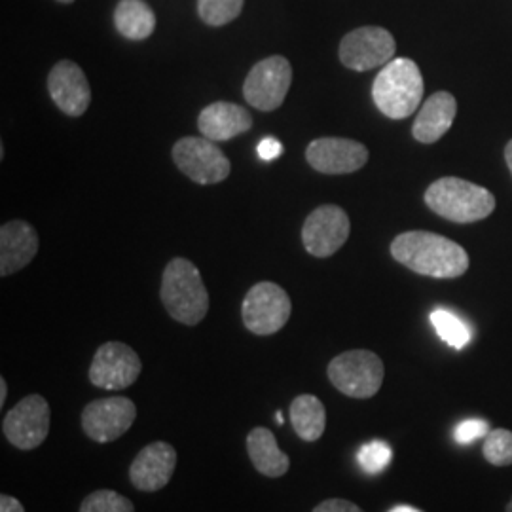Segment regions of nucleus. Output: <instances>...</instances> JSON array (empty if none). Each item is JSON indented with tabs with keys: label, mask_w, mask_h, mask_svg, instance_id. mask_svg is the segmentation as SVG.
Returning a JSON list of instances; mask_svg holds the SVG:
<instances>
[{
	"label": "nucleus",
	"mask_w": 512,
	"mask_h": 512,
	"mask_svg": "<svg viewBox=\"0 0 512 512\" xmlns=\"http://www.w3.org/2000/svg\"><path fill=\"white\" fill-rule=\"evenodd\" d=\"M80 512H135V507L128 497L118 492L97 490L88 497H84Z\"/></svg>",
	"instance_id": "bb28decb"
},
{
	"label": "nucleus",
	"mask_w": 512,
	"mask_h": 512,
	"mask_svg": "<svg viewBox=\"0 0 512 512\" xmlns=\"http://www.w3.org/2000/svg\"><path fill=\"white\" fill-rule=\"evenodd\" d=\"M48 92L59 110L69 116H82L92 103L88 78L73 61H59L50 71Z\"/></svg>",
	"instance_id": "dca6fc26"
},
{
	"label": "nucleus",
	"mask_w": 512,
	"mask_h": 512,
	"mask_svg": "<svg viewBox=\"0 0 512 512\" xmlns=\"http://www.w3.org/2000/svg\"><path fill=\"white\" fill-rule=\"evenodd\" d=\"M143 363L137 351L122 342H107L95 351L90 366V382L99 389L122 391L141 376Z\"/></svg>",
	"instance_id": "9b49d317"
},
{
	"label": "nucleus",
	"mask_w": 512,
	"mask_h": 512,
	"mask_svg": "<svg viewBox=\"0 0 512 512\" xmlns=\"http://www.w3.org/2000/svg\"><path fill=\"white\" fill-rule=\"evenodd\" d=\"M177 467V452L167 442H152L129 467V480L139 492H160L171 482Z\"/></svg>",
	"instance_id": "2eb2a0df"
},
{
	"label": "nucleus",
	"mask_w": 512,
	"mask_h": 512,
	"mask_svg": "<svg viewBox=\"0 0 512 512\" xmlns=\"http://www.w3.org/2000/svg\"><path fill=\"white\" fill-rule=\"evenodd\" d=\"M389 512H423L420 509H414V507H408V505H399V507H393Z\"/></svg>",
	"instance_id": "72a5a7b5"
},
{
	"label": "nucleus",
	"mask_w": 512,
	"mask_h": 512,
	"mask_svg": "<svg viewBox=\"0 0 512 512\" xmlns=\"http://www.w3.org/2000/svg\"><path fill=\"white\" fill-rule=\"evenodd\" d=\"M395 52V38L384 27H359L340 42V61L359 73L385 67Z\"/></svg>",
	"instance_id": "9d476101"
},
{
	"label": "nucleus",
	"mask_w": 512,
	"mask_h": 512,
	"mask_svg": "<svg viewBox=\"0 0 512 512\" xmlns=\"http://www.w3.org/2000/svg\"><path fill=\"white\" fill-rule=\"evenodd\" d=\"M6 397H8V384L4 378H0V406L6 404Z\"/></svg>",
	"instance_id": "2f4dec72"
},
{
	"label": "nucleus",
	"mask_w": 512,
	"mask_h": 512,
	"mask_svg": "<svg viewBox=\"0 0 512 512\" xmlns=\"http://www.w3.org/2000/svg\"><path fill=\"white\" fill-rule=\"evenodd\" d=\"M275 423L277 425H283L285 421H283V412H275Z\"/></svg>",
	"instance_id": "f704fd0d"
},
{
	"label": "nucleus",
	"mask_w": 512,
	"mask_h": 512,
	"mask_svg": "<svg viewBox=\"0 0 512 512\" xmlns=\"http://www.w3.org/2000/svg\"><path fill=\"white\" fill-rule=\"evenodd\" d=\"M348 213L338 205H321L311 211L302 228V241L311 256L327 258L344 247L348 241Z\"/></svg>",
	"instance_id": "f8f14e48"
},
{
	"label": "nucleus",
	"mask_w": 512,
	"mask_h": 512,
	"mask_svg": "<svg viewBox=\"0 0 512 512\" xmlns=\"http://www.w3.org/2000/svg\"><path fill=\"white\" fill-rule=\"evenodd\" d=\"M137 418V406L128 397L92 401L82 412V427L90 439L105 444L124 437Z\"/></svg>",
	"instance_id": "ddd939ff"
},
{
	"label": "nucleus",
	"mask_w": 512,
	"mask_h": 512,
	"mask_svg": "<svg viewBox=\"0 0 512 512\" xmlns=\"http://www.w3.org/2000/svg\"><path fill=\"white\" fill-rule=\"evenodd\" d=\"M294 433L306 442L321 439L327 427V410L315 395H298L291 404Z\"/></svg>",
	"instance_id": "4be33fe9"
},
{
	"label": "nucleus",
	"mask_w": 512,
	"mask_h": 512,
	"mask_svg": "<svg viewBox=\"0 0 512 512\" xmlns=\"http://www.w3.org/2000/svg\"><path fill=\"white\" fill-rule=\"evenodd\" d=\"M243 10V0H200V18L211 27H222L238 18Z\"/></svg>",
	"instance_id": "393cba45"
},
{
	"label": "nucleus",
	"mask_w": 512,
	"mask_h": 512,
	"mask_svg": "<svg viewBox=\"0 0 512 512\" xmlns=\"http://www.w3.org/2000/svg\"><path fill=\"white\" fill-rule=\"evenodd\" d=\"M393 459V450L385 440H370L359 448L357 461L368 475H380L389 467Z\"/></svg>",
	"instance_id": "a878e982"
},
{
	"label": "nucleus",
	"mask_w": 512,
	"mask_h": 512,
	"mask_svg": "<svg viewBox=\"0 0 512 512\" xmlns=\"http://www.w3.org/2000/svg\"><path fill=\"white\" fill-rule=\"evenodd\" d=\"M175 165L198 184H217L228 179L230 160L215 141L205 137H184L173 147Z\"/></svg>",
	"instance_id": "1a4fd4ad"
},
{
	"label": "nucleus",
	"mask_w": 512,
	"mask_h": 512,
	"mask_svg": "<svg viewBox=\"0 0 512 512\" xmlns=\"http://www.w3.org/2000/svg\"><path fill=\"white\" fill-rule=\"evenodd\" d=\"M258 156L266 162H272L275 158H279L283 154V145L274 139V137H268V139H262L260 145L256 148Z\"/></svg>",
	"instance_id": "c756f323"
},
{
	"label": "nucleus",
	"mask_w": 512,
	"mask_h": 512,
	"mask_svg": "<svg viewBox=\"0 0 512 512\" xmlns=\"http://www.w3.org/2000/svg\"><path fill=\"white\" fill-rule=\"evenodd\" d=\"M391 255L404 268L435 279H456L469 270V255L461 245L421 230L393 239Z\"/></svg>",
	"instance_id": "f257e3e1"
},
{
	"label": "nucleus",
	"mask_w": 512,
	"mask_h": 512,
	"mask_svg": "<svg viewBox=\"0 0 512 512\" xmlns=\"http://www.w3.org/2000/svg\"><path fill=\"white\" fill-rule=\"evenodd\" d=\"M313 512H365L348 499H327L319 503Z\"/></svg>",
	"instance_id": "c85d7f7f"
},
{
	"label": "nucleus",
	"mask_w": 512,
	"mask_h": 512,
	"mask_svg": "<svg viewBox=\"0 0 512 512\" xmlns=\"http://www.w3.org/2000/svg\"><path fill=\"white\" fill-rule=\"evenodd\" d=\"M59 2H65V4H69V2H74V0H59Z\"/></svg>",
	"instance_id": "e433bc0d"
},
{
	"label": "nucleus",
	"mask_w": 512,
	"mask_h": 512,
	"mask_svg": "<svg viewBox=\"0 0 512 512\" xmlns=\"http://www.w3.org/2000/svg\"><path fill=\"white\" fill-rule=\"evenodd\" d=\"M505 160H507V165H509L512 175V141H509V145L505 147Z\"/></svg>",
	"instance_id": "473e14b6"
},
{
	"label": "nucleus",
	"mask_w": 512,
	"mask_h": 512,
	"mask_svg": "<svg viewBox=\"0 0 512 512\" xmlns=\"http://www.w3.org/2000/svg\"><path fill=\"white\" fill-rule=\"evenodd\" d=\"M38 253L37 230L25 220H10L0 228V275L23 270Z\"/></svg>",
	"instance_id": "f3484780"
},
{
	"label": "nucleus",
	"mask_w": 512,
	"mask_h": 512,
	"mask_svg": "<svg viewBox=\"0 0 512 512\" xmlns=\"http://www.w3.org/2000/svg\"><path fill=\"white\" fill-rule=\"evenodd\" d=\"M330 384L351 399H370L384 384L382 359L368 349L346 351L330 361Z\"/></svg>",
	"instance_id": "39448f33"
},
{
	"label": "nucleus",
	"mask_w": 512,
	"mask_h": 512,
	"mask_svg": "<svg viewBox=\"0 0 512 512\" xmlns=\"http://www.w3.org/2000/svg\"><path fill=\"white\" fill-rule=\"evenodd\" d=\"M247 452L260 475L281 478L291 469V459L285 452H281L274 433L266 427H255L247 435Z\"/></svg>",
	"instance_id": "aec40b11"
},
{
	"label": "nucleus",
	"mask_w": 512,
	"mask_h": 512,
	"mask_svg": "<svg viewBox=\"0 0 512 512\" xmlns=\"http://www.w3.org/2000/svg\"><path fill=\"white\" fill-rule=\"evenodd\" d=\"M52 412L42 395H29L19 401L2 421L4 437L23 452L38 448L50 435Z\"/></svg>",
	"instance_id": "6e6552de"
},
{
	"label": "nucleus",
	"mask_w": 512,
	"mask_h": 512,
	"mask_svg": "<svg viewBox=\"0 0 512 512\" xmlns=\"http://www.w3.org/2000/svg\"><path fill=\"white\" fill-rule=\"evenodd\" d=\"M251 126H253V118L249 110L226 101H219L205 107L198 120V128L202 131L203 137L215 143L230 141L241 133L249 131Z\"/></svg>",
	"instance_id": "6ab92c4d"
},
{
	"label": "nucleus",
	"mask_w": 512,
	"mask_h": 512,
	"mask_svg": "<svg viewBox=\"0 0 512 512\" xmlns=\"http://www.w3.org/2000/svg\"><path fill=\"white\" fill-rule=\"evenodd\" d=\"M114 25L122 37L145 40L156 29V16L145 0H120L114 12Z\"/></svg>",
	"instance_id": "412c9836"
},
{
	"label": "nucleus",
	"mask_w": 512,
	"mask_h": 512,
	"mask_svg": "<svg viewBox=\"0 0 512 512\" xmlns=\"http://www.w3.org/2000/svg\"><path fill=\"white\" fill-rule=\"evenodd\" d=\"M293 302L285 289L272 281H262L251 287L241 306L245 329L256 336H270L287 325Z\"/></svg>",
	"instance_id": "423d86ee"
},
{
	"label": "nucleus",
	"mask_w": 512,
	"mask_h": 512,
	"mask_svg": "<svg viewBox=\"0 0 512 512\" xmlns=\"http://www.w3.org/2000/svg\"><path fill=\"white\" fill-rule=\"evenodd\" d=\"M490 423L486 420H465L456 425L454 429V439L459 444H471L478 439H486L490 433Z\"/></svg>",
	"instance_id": "cd10ccee"
},
{
	"label": "nucleus",
	"mask_w": 512,
	"mask_h": 512,
	"mask_svg": "<svg viewBox=\"0 0 512 512\" xmlns=\"http://www.w3.org/2000/svg\"><path fill=\"white\" fill-rule=\"evenodd\" d=\"M0 512H25V509L16 497L0 495Z\"/></svg>",
	"instance_id": "7c9ffc66"
},
{
	"label": "nucleus",
	"mask_w": 512,
	"mask_h": 512,
	"mask_svg": "<svg viewBox=\"0 0 512 512\" xmlns=\"http://www.w3.org/2000/svg\"><path fill=\"white\" fill-rule=\"evenodd\" d=\"M484 459L494 467L512 465V431L492 429L482 444Z\"/></svg>",
	"instance_id": "b1692460"
},
{
	"label": "nucleus",
	"mask_w": 512,
	"mask_h": 512,
	"mask_svg": "<svg viewBox=\"0 0 512 512\" xmlns=\"http://www.w3.org/2000/svg\"><path fill=\"white\" fill-rule=\"evenodd\" d=\"M427 207L442 219L469 224L494 213L495 198L484 186L458 177H442L425 190Z\"/></svg>",
	"instance_id": "20e7f679"
},
{
	"label": "nucleus",
	"mask_w": 512,
	"mask_h": 512,
	"mask_svg": "<svg viewBox=\"0 0 512 512\" xmlns=\"http://www.w3.org/2000/svg\"><path fill=\"white\" fill-rule=\"evenodd\" d=\"M160 296L167 313L186 327L202 323L209 311V294L202 274L186 258H173L165 266Z\"/></svg>",
	"instance_id": "f03ea898"
},
{
	"label": "nucleus",
	"mask_w": 512,
	"mask_h": 512,
	"mask_svg": "<svg viewBox=\"0 0 512 512\" xmlns=\"http://www.w3.org/2000/svg\"><path fill=\"white\" fill-rule=\"evenodd\" d=\"M308 164L325 175H348L355 173L368 162V150L365 145L340 139V137H325L310 143L306 150Z\"/></svg>",
	"instance_id": "4468645a"
},
{
	"label": "nucleus",
	"mask_w": 512,
	"mask_h": 512,
	"mask_svg": "<svg viewBox=\"0 0 512 512\" xmlns=\"http://www.w3.org/2000/svg\"><path fill=\"white\" fill-rule=\"evenodd\" d=\"M458 114V101L452 93H433L423 105L414 122V139L423 145L437 143L440 137L448 133L452 128Z\"/></svg>",
	"instance_id": "a211bd4d"
},
{
	"label": "nucleus",
	"mask_w": 512,
	"mask_h": 512,
	"mask_svg": "<svg viewBox=\"0 0 512 512\" xmlns=\"http://www.w3.org/2000/svg\"><path fill=\"white\" fill-rule=\"evenodd\" d=\"M431 323H433V327L437 330L440 338L452 348L463 349L471 340L469 327L452 311L440 310V308L433 311L431 313Z\"/></svg>",
	"instance_id": "5701e85b"
},
{
	"label": "nucleus",
	"mask_w": 512,
	"mask_h": 512,
	"mask_svg": "<svg viewBox=\"0 0 512 512\" xmlns=\"http://www.w3.org/2000/svg\"><path fill=\"white\" fill-rule=\"evenodd\" d=\"M505 511L512 512V497H511V501H509V503H507V509H505Z\"/></svg>",
	"instance_id": "c9c22d12"
},
{
	"label": "nucleus",
	"mask_w": 512,
	"mask_h": 512,
	"mask_svg": "<svg viewBox=\"0 0 512 512\" xmlns=\"http://www.w3.org/2000/svg\"><path fill=\"white\" fill-rule=\"evenodd\" d=\"M372 99L378 110L391 120H403L420 109L423 76L420 67L408 59H391L372 84Z\"/></svg>",
	"instance_id": "7ed1b4c3"
},
{
	"label": "nucleus",
	"mask_w": 512,
	"mask_h": 512,
	"mask_svg": "<svg viewBox=\"0 0 512 512\" xmlns=\"http://www.w3.org/2000/svg\"><path fill=\"white\" fill-rule=\"evenodd\" d=\"M293 84V67L287 57L272 55L262 59L247 74L243 84L245 101L258 110L279 109Z\"/></svg>",
	"instance_id": "0eeeda50"
}]
</instances>
